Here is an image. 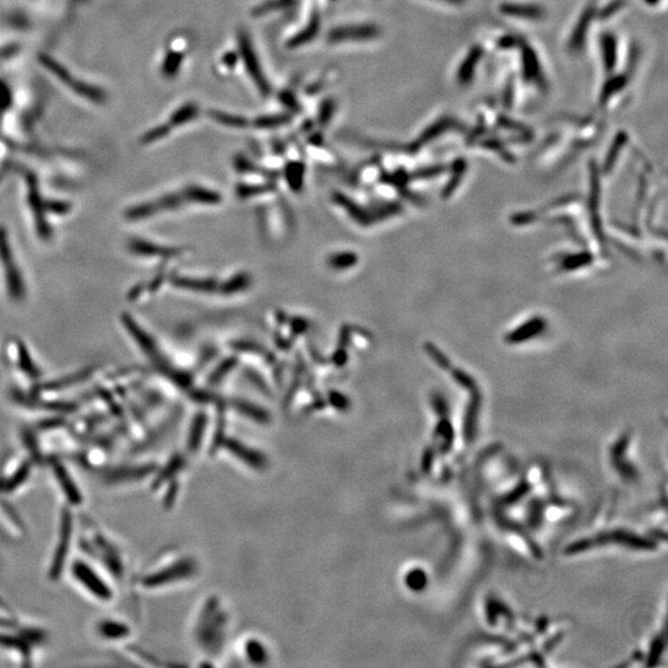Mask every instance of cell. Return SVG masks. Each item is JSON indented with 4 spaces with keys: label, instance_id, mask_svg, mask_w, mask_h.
Masks as SVG:
<instances>
[{
    "label": "cell",
    "instance_id": "cell-1",
    "mask_svg": "<svg viewBox=\"0 0 668 668\" xmlns=\"http://www.w3.org/2000/svg\"><path fill=\"white\" fill-rule=\"evenodd\" d=\"M77 547L81 553L97 563L118 586L128 576V557L124 545L112 532L96 521L83 519L77 526Z\"/></svg>",
    "mask_w": 668,
    "mask_h": 668
},
{
    "label": "cell",
    "instance_id": "cell-2",
    "mask_svg": "<svg viewBox=\"0 0 668 668\" xmlns=\"http://www.w3.org/2000/svg\"><path fill=\"white\" fill-rule=\"evenodd\" d=\"M65 576L70 578L83 596L96 604L112 605L117 600L118 583L82 553L73 555Z\"/></svg>",
    "mask_w": 668,
    "mask_h": 668
},
{
    "label": "cell",
    "instance_id": "cell-3",
    "mask_svg": "<svg viewBox=\"0 0 668 668\" xmlns=\"http://www.w3.org/2000/svg\"><path fill=\"white\" fill-rule=\"evenodd\" d=\"M77 526L75 510L62 505L57 516L56 532L46 565L47 581L58 583L66 574L68 563L77 547Z\"/></svg>",
    "mask_w": 668,
    "mask_h": 668
},
{
    "label": "cell",
    "instance_id": "cell-4",
    "mask_svg": "<svg viewBox=\"0 0 668 668\" xmlns=\"http://www.w3.org/2000/svg\"><path fill=\"white\" fill-rule=\"evenodd\" d=\"M37 464L25 451L6 453L0 462V495L11 496L26 489L35 474Z\"/></svg>",
    "mask_w": 668,
    "mask_h": 668
},
{
    "label": "cell",
    "instance_id": "cell-5",
    "mask_svg": "<svg viewBox=\"0 0 668 668\" xmlns=\"http://www.w3.org/2000/svg\"><path fill=\"white\" fill-rule=\"evenodd\" d=\"M49 468L52 482L63 500V505L73 510L81 509L86 496L72 470L57 458L49 459Z\"/></svg>",
    "mask_w": 668,
    "mask_h": 668
},
{
    "label": "cell",
    "instance_id": "cell-6",
    "mask_svg": "<svg viewBox=\"0 0 668 668\" xmlns=\"http://www.w3.org/2000/svg\"><path fill=\"white\" fill-rule=\"evenodd\" d=\"M92 632L98 641L115 648L128 643L134 635L131 625L124 620V617L114 614H104L98 617L93 622Z\"/></svg>",
    "mask_w": 668,
    "mask_h": 668
},
{
    "label": "cell",
    "instance_id": "cell-7",
    "mask_svg": "<svg viewBox=\"0 0 668 668\" xmlns=\"http://www.w3.org/2000/svg\"><path fill=\"white\" fill-rule=\"evenodd\" d=\"M0 265L4 270L6 290L14 301H23L25 297V288L20 270L11 250V242L4 228L0 226Z\"/></svg>",
    "mask_w": 668,
    "mask_h": 668
},
{
    "label": "cell",
    "instance_id": "cell-8",
    "mask_svg": "<svg viewBox=\"0 0 668 668\" xmlns=\"http://www.w3.org/2000/svg\"><path fill=\"white\" fill-rule=\"evenodd\" d=\"M239 50H240L243 60H244V63L247 67L248 73L255 83V86L259 88L260 92L264 93V94H269L270 93V84L264 76L262 67H260V62L257 60V53L254 51L250 39L245 32L239 34Z\"/></svg>",
    "mask_w": 668,
    "mask_h": 668
},
{
    "label": "cell",
    "instance_id": "cell-9",
    "mask_svg": "<svg viewBox=\"0 0 668 668\" xmlns=\"http://www.w3.org/2000/svg\"><path fill=\"white\" fill-rule=\"evenodd\" d=\"M191 567L186 563H177L175 565H170L165 570L156 572H149L139 577L138 584L143 586L145 589H153V588H159L161 586L170 584L172 582L179 581L182 577L187 576L190 573Z\"/></svg>",
    "mask_w": 668,
    "mask_h": 668
},
{
    "label": "cell",
    "instance_id": "cell-10",
    "mask_svg": "<svg viewBox=\"0 0 668 668\" xmlns=\"http://www.w3.org/2000/svg\"><path fill=\"white\" fill-rule=\"evenodd\" d=\"M380 37V30L371 24L340 26L329 31L328 41L332 44L345 41H368Z\"/></svg>",
    "mask_w": 668,
    "mask_h": 668
},
{
    "label": "cell",
    "instance_id": "cell-11",
    "mask_svg": "<svg viewBox=\"0 0 668 668\" xmlns=\"http://www.w3.org/2000/svg\"><path fill=\"white\" fill-rule=\"evenodd\" d=\"M25 534L26 526L20 516L0 495V536L11 541H18L24 539Z\"/></svg>",
    "mask_w": 668,
    "mask_h": 668
},
{
    "label": "cell",
    "instance_id": "cell-12",
    "mask_svg": "<svg viewBox=\"0 0 668 668\" xmlns=\"http://www.w3.org/2000/svg\"><path fill=\"white\" fill-rule=\"evenodd\" d=\"M29 202H30L31 211L35 217L37 221V228L39 234L42 238L50 237V228L47 224L46 217H45V203L42 202L40 192L37 190V182L34 180L29 181Z\"/></svg>",
    "mask_w": 668,
    "mask_h": 668
},
{
    "label": "cell",
    "instance_id": "cell-13",
    "mask_svg": "<svg viewBox=\"0 0 668 668\" xmlns=\"http://www.w3.org/2000/svg\"><path fill=\"white\" fill-rule=\"evenodd\" d=\"M594 14H596V9L593 6H588L586 11H583L579 20L577 23L574 30L572 32L571 40L568 41V47L571 49V51L578 52L582 47L584 46L586 31H588V27L591 26Z\"/></svg>",
    "mask_w": 668,
    "mask_h": 668
},
{
    "label": "cell",
    "instance_id": "cell-14",
    "mask_svg": "<svg viewBox=\"0 0 668 668\" xmlns=\"http://www.w3.org/2000/svg\"><path fill=\"white\" fill-rule=\"evenodd\" d=\"M500 11L505 15L520 18L526 20H540L545 16V11L541 6H531V4H514L506 3L500 6Z\"/></svg>",
    "mask_w": 668,
    "mask_h": 668
},
{
    "label": "cell",
    "instance_id": "cell-15",
    "mask_svg": "<svg viewBox=\"0 0 668 668\" xmlns=\"http://www.w3.org/2000/svg\"><path fill=\"white\" fill-rule=\"evenodd\" d=\"M482 53L483 52L480 47L474 46L470 51L468 52L467 57L463 60L462 65L458 68L457 72L458 82L463 86H465L473 79L477 63L482 58Z\"/></svg>",
    "mask_w": 668,
    "mask_h": 668
},
{
    "label": "cell",
    "instance_id": "cell-16",
    "mask_svg": "<svg viewBox=\"0 0 668 668\" xmlns=\"http://www.w3.org/2000/svg\"><path fill=\"white\" fill-rule=\"evenodd\" d=\"M617 40L612 34H605L601 39V52L603 62L608 72H612L617 66Z\"/></svg>",
    "mask_w": 668,
    "mask_h": 668
},
{
    "label": "cell",
    "instance_id": "cell-17",
    "mask_svg": "<svg viewBox=\"0 0 668 668\" xmlns=\"http://www.w3.org/2000/svg\"><path fill=\"white\" fill-rule=\"evenodd\" d=\"M131 252L135 254H141V255H150V257H174L176 255L175 249H169V248L159 247L150 243L133 242L130 244Z\"/></svg>",
    "mask_w": 668,
    "mask_h": 668
},
{
    "label": "cell",
    "instance_id": "cell-18",
    "mask_svg": "<svg viewBox=\"0 0 668 668\" xmlns=\"http://www.w3.org/2000/svg\"><path fill=\"white\" fill-rule=\"evenodd\" d=\"M185 197L188 200H193V202H198V203H206V205H217L221 200V195H218L217 192H212V191L195 187V186H192V187L186 190Z\"/></svg>",
    "mask_w": 668,
    "mask_h": 668
},
{
    "label": "cell",
    "instance_id": "cell-19",
    "mask_svg": "<svg viewBox=\"0 0 668 668\" xmlns=\"http://www.w3.org/2000/svg\"><path fill=\"white\" fill-rule=\"evenodd\" d=\"M174 285L177 288L200 291V293H211L217 288L216 283L211 280H195V278H174Z\"/></svg>",
    "mask_w": 668,
    "mask_h": 668
},
{
    "label": "cell",
    "instance_id": "cell-20",
    "mask_svg": "<svg viewBox=\"0 0 668 668\" xmlns=\"http://www.w3.org/2000/svg\"><path fill=\"white\" fill-rule=\"evenodd\" d=\"M319 16H314V19L311 20L307 27L304 30L298 32L296 37L291 39L288 41V47H298L302 46L306 42L311 41L314 40L316 35L319 34Z\"/></svg>",
    "mask_w": 668,
    "mask_h": 668
},
{
    "label": "cell",
    "instance_id": "cell-21",
    "mask_svg": "<svg viewBox=\"0 0 668 668\" xmlns=\"http://www.w3.org/2000/svg\"><path fill=\"white\" fill-rule=\"evenodd\" d=\"M456 122L453 119L449 118H443L439 119L438 122L431 125L430 128H427L425 130V133L422 134L421 138L417 141V145L421 144V143H426L428 140L435 139L438 135H441V133H443L444 130L447 129L452 128Z\"/></svg>",
    "mask_w": 668,
    "mask_h": 668
},
{
    "label": "cell",
    "instance_id": "cell-22",
    "mask_svg": "<svg viewBox=\"0 0 668 668\" xmlns=\"http://www.w3.org/2000/svg\"><path fill=\"white\" fill-rule=\"evenodd\" d=\"M210 115H211L212 119H214L216 122L221 124V125H226V127H231V128H244L248 125L247 119L239 117V115H231V114L223 113V112H218V110H212Z\"/></svg>",
    "mask_w": 668,
    "mask_h": 668
},
{
    "label": "cell",
    "instance_id": "cell-23",
    "mask_svg": "<svg viewBox=\"0 0 668 668\" xmlns=\"http://www.w3.org/2000/svg\"><path fill=\"white\" fill-rule=\"evenodd\" d=\"M335 200L340 203V206L345 207V210L349 212L350 216L353 217L355 221H359L360 224H368V221H371L369 216L363 213L359 207L355 206L354 203L350 202L345 195H335Z\"/></svg>",
    "mask_w": 668,
    "mask_h": 668
},
{
    "label": "cell",
    "instance_id": "cell-24",
    "mask_svg": "<svg viewBox=\"0 0 668 668\" xmlns=\"http://www.w3.org/2000/svg\"><path fill=\"white\" fill-rule=\"evenodd\" d=\"M627 81V78L624 77V76L610 78L605 84V87L603 88L600 98L601 104L605 103L608 99H610L614 96V93L620 92L622 88L625 87Z\"/></svg>",
    "mask_w": 668,
    "mask_h": 668
},
{
    "label": "cell",
    "instance_id": "cell-25",
    "mask_svg": "<svg viewBox=\"0 0 668 668\" xmlns=\"http://www.w3.org/2000/svg\"><path fill=\"white\" fill-rule=\"evenodd\" d=\"M20 617L14 612L9 604L0 596V627H15Z\"/></svg>",
    "mask_w": 668,
    "mask_h": 668
},
{
    "label": "cell",
    "instance_id": "cell-26",
    "mask_svg": "<svg viewBox=\"0 0 668 668\" xmlns=\"http://www.w3.org/2000/svg\"><path fill=\"white\" fill-rule=\"evenodd\" d=\"M524 68L525 76L529 79H540V67L537 65V58L534 56V52L529 49L526 50L524 53Z\"/></svg>",
    "mask_w": 668,
    "mask_h": 668
},
{
    "label": "cell",
    "instance_id": "cell-27",
    "mask_svg": "<svg viewBox=\"0 0 668 668\" xmlns=\"http://www.w3.org/2000/svg\"><path fill=\"white\" fill-rule=\"evenodd\" d=\"M286 179H288L290 186L298 190L302 185L304 180V166L300 162H293L286 167Z\"/></svg>",
    "mask_w": 668,
    "mask_h": 668
},
{
    "label": "cell",
    "instance_id": "cell-28",
    "mask_svg": "<svg viewBox=\"0 0 668 668\" xmlns=\"http://www.w3.org/2000/svg\"><path fill=\"white\" fill-rule=\"evenodd\" d=\"M197 114H198V108H197L195 104H186L174 114V117L171 119V123L175 124V125H182V124L195 119Z\"/></svg>",
    "mask_w": 668,
    "mask_h": 668
},
{
    "label": "cell",
    "instance_id": "cell-29",
    "mask_svg": "<svg viewBox=\"0 0 668 668\" xmlns=\"http://www.w3.org/2000/svg\"><path fill=\"white\" fill-rule=\"evenodd\" d=\"M357 262H358L357 255L352 254V252H345V254H337V255L329 257L328 264L333 269L343 270V269L354 266Z\"/></svg>",
    "mask_w": 668,
    "mask_h": 668
},
{
    "label": "cell",
    "instance_id": "cell-30",
    "mask_svg": "<svg viewBox=\"0 0 668 668\" xmlns=\"http://www.w3.org/2000/svg\"><path fill=\"white\" fill-rule=\"evenodd\" d=\"M250 285V278L245 274H240L229 280L228 283L223 286L221 291L224 293H236L238 291L245 290Z\"/></svg>",
    "mask_w": 668,
    "mask_h": 668
},
{
    "label": "cell",
    "instance_id": "cell-31",
    "mask_svg": "<svg viewBox=\"0 0 668 668\" xmlns=\"http://www.w3.org/2000/svg\"><path fill=\"white\" fill-rule=\"evenodd\" d=\"M290 118L286 115H264L255 120V127L257 128H276L280 125L288 123Z\"/></svg>",
    "mask_w": 668,
    "mask_h": 668
},
{
    "label": "cell",
    "instance_id": "cell-32",
    "mask_svg": "<svg viewBox=\"0 0 668 668\" xmlns=\"http://www.w3.org/2000/svg\"><path fill=\"white\" fill-rule=\"evenodd\" d=\"M184 56L177 52H170L165 61L164 73L166 76H175V73L180 70L181 62Z\"/></svg>",
    "mask_w": 668,
    "mask_h": 668
},
{
    "label": "cell",
    "instance_id": "cell-33",
    "mask_svg": "<svg viewBox=\"0 0 668 668\" xmlns=\"http://www.w3.org/2000/svg\"><path fill=\"white\" fill-rule=\"evenodd\" d=\"M236 364H237V359H233V358L226 359L223 364L219 365V366L217 368V371H214L213 375L210 378L211 383H214V384L218 383V381L221 380V378H224V376L236 366Z\"/></svg>",
    "mask_w": 668,
    "mask_h": 668
},
{
    "label": "cell",
    "instance_id": "cell-34",
    "mask_svg": "<svg viewBox=\"0 0 668 668\" xmlns=\"http://www.w3.org/2000/svg\"><path fill=\"white\" fill-rule=\"evenodd\" d=\"M238 409H239V410H242V412H244V413L250 415V416L264 417V412H262V410L255 409V407L252 406V405H248V404H245V402H240V404H238Z\"/></svg>",
    "mask_w": 668,
    "mask_h": 668
},
{
    "label": "cell",
    "instance_id": "cell-35",
    "mask_svg": "<svg viewBox=\"0 0 668 668\" xmlns=\"http://www.w3.org/2000/svg\"><path fill=\"white\" fill-rule=\"evenodd\" d=\"M625 4V0H614L610 6H608L605 11H603V18H609L614 14L615 11H620Z\"/></svg>",
    "mask_w": 668,
    "mask_h": 668
},
{
    "label": "cell",
    "instance_id": "cell-36",
    "mask_svg": "<svg viewBox=\"0 0 668 668\" xmlns=\"http://www.w3.org/2000/svg\"><path fill=\"white\" fill-rule=\"evenodd\" d=\"M442 1H446V3H452V4H461L463 0H442Z\"/></svg>",
    "mask_w": 668,
    "mask_h": 668
},
{
    "label": "cell",
    "instance_id": "cell-37",
    "mask_svg": "<svg viewBox=\"0 0 668 668\" xmlns=\"http://www.w3.org/2000/svg\"><path fill=\"white\" fill-rule=\"evenodd\" d=\"M657 1L658 0H646V3H648V4H656Z\"/></svg>",
    "mask_w": 668,
    "mask_h": 668
}]
</instances>
